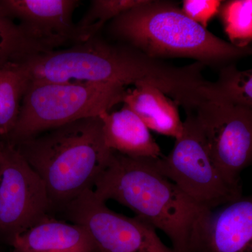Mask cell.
<instances>
[{"mask_svg": "<svg viewBox=\"0 0 252 252\" xmlns=\"http://www.w3.org/2000/svg\"><path fill=\"white\" fill-rule=\"evenodd\" d=\"M187 113L170 153L156 159L159 171L204 210L241 198V187L228 183L212 161L193 112Z\"/></svg>", "mask_w": 252, "mask_h": 252, "instance_id": "obj_6", "label": "cell"}, {"mask_svg": "<svg viewBox=\"0 0 252 252\" xmlns=\"http://www.w3.org/2000/svg\"><path fill=\"white\" fill-rule=\"evenodd\" d=\"M73 223L84 225L99 252H175L162 243L157 229L140 217L110 210L93 189H88L64 207Z\"/></svg>", "mask_w": 252, "mask_h": 252, "instance_id": "obj_9", "label": "cell"}, {"mask_svg": "<svg viewBox=\"0 0 252 252\" xmlns=\"http://www.w3.org/2000/svg\"><path fill=\"white\" fill-rule=\"evenodd\" d=\"M30 81L91 83L127 89L146 81L185 109L193 106L206 79L200 63L178 67L99 35L74 45L15 61Z\"/></svg>", "mask_w": 252, "mask_h": 252, "instance_id": "obj_1", "label": "cell"}, {"mask_svg": "<svg viewBox=\"0 0 252 252\" xmlns=\"http://www.w3.org/2000/svg\"><path fill=\"white\" fill-rule=\"evenodd\" d=\"M123 103L132 109L149 130L175 140L183 133L184 122L178 104L148 82L140 81L127 89Z\"/></svg>", "mask_w": 252, "mask_h": 252, "instance_id": "obj_14", "label": "cell"}, {"mask_svg": "<svg viewBox=\"0 0 252 252\" xmlns=\"http://www.w3.org/2000/svg\"><path fill=\"white\" fill-rule=\"evenodd\" d=\"M156 159L114 152L93 190L105 203L117 202L161 230L175 252H187L194 228L205 210L159 171Z\"/></svg>", "mask_w": 252, "mask_h": 252, "instance_id": "obj_2", "label": "cell"}, {"mask_svg": "<svg viewBox=\"0 0 252 252\" xmlns=\"http://www.w3.org/2000/svg\"><path fill=\"white\" fill-rule=\"evenodd\" d=\"M45 185L53 207H63L88 189L112 161L99 117L60 126L16 144Z\"/></svg>", "mask_w": 252, "mask_h": 252, "instance_id": "obj_3", "label": "cell"}, {"mask_svg": "<svg viewBox=\"0 0 252 252\" xmlns=\"http://www.w3.org/2000/svg\"><path fill=\"white\" fill-rule=\"evenodd\" d=\"M52 207L40 177L16 146L8 141H1L0 232L11 241L48 217Z\"/></svg>", "mask_w": 252, "mask_h": 252, "instance_id": "obj_8", "label": "cell"}, {"mask_svg": "<svg viewBox=\"0 0 252 252\" xmlns=\"http://www.w3.org/2000/svg\"><path fill=\"white\" fill-rule=\"evenodd\" d=\"M108 31L152 59L185 58L221 69L252 56V45L238 48L223 40L171 1L147 0L111 21Z\"/></svg>", "mask_w": 252, "mask_h": 252, "instance_id": "obj_4", "label": "cell"}, {"mask_svg": "<svg viewBox=\"0 0 252 252\" xmlns=\"http://www.w3.org/2000/svg\"><path fill=\"white\" fill-rule=\"evenodd\" d=\"M1 136H0V147H1V141H2L1 140Z\"/></svg>", "mask_w": 252, "mask_h": 252, "instance_id": "obj_21", "label": "cell"}, {"mask_svg": "<svg viewBox=\"0 0 252 252\" xmlns=\"http://www.w3.org/2000/svg\"><path fill=\"white\" fill-rule=\"evenodd\" d=\"M221 3L220 0H184L182 10L190 19L207 28L219 14Z\"/></svg>", "mask_w": 252, "mask_h": 252, "instance_id": "obj_20", "label": "cell"}, {"mask_svg": "<svg viewBox=\"0 0 252 252\" xmlns=\"http://www.w3.org/2000/svg\"><path fill=\"white\" fill-rule=\"evenodd\" d=\"M99 118L104 141L113 152L133 158L162 157L160 147L148 127L126 104L119 110L103 113Z\"/></svg>", "mask_w": 252, "mask_h": 252, "instance_id": "obj_13", "label": "cell"}, {"mask_svg": "<svg viewBox=\"0 0 252 252\" xmlns=\"http://www.w3.org/2000/svg\"><path fill=\"white\" fill-rule=\"evenodd\" d=\"M204 100L223 101L252 109V68L240 70L235 64L220 69L218 79L200 90Z\"/></svg>", "mask_w": 252, "mask_h": 252, "instance_id": "obj_16", "label": "cell"}, {"mask_svg": "<svg viewBox=\"0 0 252 252\" xmlns=\"http://www.w3.org/2000/svg\"><path fill=\"white\" fill-rule=\"evenodd\" d=\"M30 79L17 63L0 59V136L7 139L17 121Z\"/></svg>", "mask_w": 252, "mask_h": 252, "instance_id": "obj_15", "label": "cell"}, {"mask_svg": "<svg viewBox=\"0 0 252 252\" xmlns=\"http://www.w3.org/2000/svg\"><path fill=\"white\" fill-rule=\"evenodd\" d=\"M193 112L212 161L225 180L241 187L252 165V109L223 101H202Z\"/></svg>", "mask_w": 252, "mask_h": 252, "instance_id": "obj_7", "label": "cell"}, {"mask_svg": "<svg viewBox=\"0 0 252 252\" xmlns=\"http://www.w3.org/2000/svg\"><path fill=\"white\" fill-rule=\"evenodd\" d=\"M14 252H99L84 225L49 216L11 240Z\"/></svg>", "mask_w": 252, "mask_h": 252, "instance_id": "obj_12", "label": "cell"}, {"mask_svg": "<svg viewBox=\"0 0 252 252\" xmlns=\"http://www.w3.org/2000/svg\"><path fill=\"white\" fill-rule=\"evenodd\" d=\"M147 0H93L84 16L77 23L89 39L98 35L105 26L121 15L141 6Z\"/></svg>", "mask_w": 252, "mask_h": 252, "instance_id": "obj_18", "label": "cell"}, {"mask_svg": "<svg viewBox=\"0 0 252 252\" xmlns=\"http://www.w3.org/2000/svg\"><path fill=\"white\" fill-rule=\"evenodd\" d=\"M187 252H252V195L205 210Z\"/></svg>", "mask_w": 252, "mask_h": 252, "instance_id": "obj_11", "label": "cell"}, {"mask_svg": "<svg viewBox=\"0 0 252 252\" xmlns=\"http://www.w3.org/2000/svg\"><path fill=\"white\" fill-rule=\"evenodd\" d=\"M218 15L230 44L238 48L252 46V0L222 1Z\"/></svg>", "mask_w": 252, "mask_h": 252, "instance_id": "obj_17", "label": "cell"}, {"mask_svg": "<svg viewBox=\"0 0 252 252\" xmlns=\"http://www.w3.org/2000/svg\"><path fill=\"white\" fill-rule=\"evenodd\" d=\"M80 4L78 0H0V11L18 20L35 54H39L89 40L72 21Z\"/></svg>", "mask_w": 252, "mask_h": 252, "instance_id": "obj_10", "label": "cell"}, {"mask_svg": "<svg viewBox=\"0 0 252 252\" xmlns=\"http://www.w3.org/2000/svg\"><path fill=\"white\" fill-rule=\"evenodd\" d=\"M24 36L18 24L0 11V59L9 61L19 52Z\"/></svg>", "mask_w": 252, "mask_h": 252, "instance_id": "obj_19", "label": "cell"}, {"mask_svg": "<svg viewBox=\"0 0 252 252\" xmlns=\"http://www.w3.org/2000/svg\"><path fill=\"white\" fill-rule=\"evenodd\" d=\"M127 90L91 83L30 81L7 141L16 145L69 123L99 117L123 103Z\"/></svg>", "mask_w": 252, "mask_h": 252, "instance_id": "obj_5", "label": "cell"}]
</instances>
